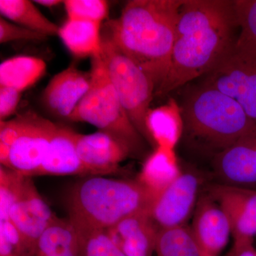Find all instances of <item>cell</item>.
<instances>
[{"label": "cell", "instance_id": "28", "mask_svg": "<svg viewBox=\"0 0 256 256\" xmlns=\"http://www.w3.org/2000/svg\"><path fill=\"white\" fill-rule=\"evenodd\" d=\"M0 256H34L10 220H0Z\"/></svg>", "mask_w": 256, "mask_h": 256}, {"label": "cell", "instance_id": "26", "mask_svg": "<svg viewBox=\"0 0 256 256\" xmlns=\"http://www.w3.org/2000/svg\"><path fill=\"white\" fill-rule=\"evenodd\" d=\"M63 4L69 20L102 24L108 16V3L104 0H66Z\"/></svg>", "mask_w": 256, "mask_h": 256}, {"label": "cell", "instance_id": "6", "mask_svg": "<svg viewBox=\"0 0 256 256\" xmlns=\"http://www.w3.org/2000/svg\"><path fill=\"white\" fill-rule=\"evenodd\" d=\"M100 56L109 80L132 124L144 140L150 142L146 119L156 94L152 80L102 32Z\"/></svg>", "mask_w": 256, "mask_h": 256}, {"label": "cell", "instance_id": "3", "mask_svg": "<svg viewBox=\"0 0 256 256\" xmlns=\"http://www.w3.org/2000/svg\"><path fill=\"white\" fill-rule=\"evenodd\" d=\"M152 202L137 180L87 176L68 192V220L84 236L108 230L131 216L150 212Z\"/></svg>", "mask_w": 256, "mask_h": 256}, {"label": "cell", "instance_id": "8", "mask_svg": "<svg viewBox=\"0 0 256 256\" xmlns=\"http://www.w3.org/2000/svg\"><path fill=\"white\" fill-rule=\"evenodd\" d=\"M202 178L194 171H185L154 198L150 215L158 229L186 226L201 195Z\"/></svg>", "mask_w": 256, "mask_h": 256}, {"label": "cell", "instance_id": "32", "mask_svg": "<svg viewBox=\"0 0 256 256\" xmlns=\"http://www.w3.org/2000/svg\"><path fill=\"white\" fill-rule=\"evenodd\" d=\"M22 92L13 88L0 86V122L6 121L16 112Z\"/></svg>", "mask_w": 256, "mask_h": 256}, {"label": "cell", "instance_id": "31", "mask_svg": "<svg viewBox=\"0 0 256 256\" xmlns=\"http://www.w3.org/2000/svg\"><path fill=\"white\" fill-rule=\"evenodd\" d=\"M47 36L6 20L0 18V42L8 43L18 40H43Z\"/></svg>", "mask_w": 256, "mask_h": 256}, {"label": "cell", "instance_id": "11", "mask_svg": "<svg viewBox=\"0 0 256 256\" xmlns=\"http://www.w3.org/2000/svg\"><path fill=\"white\" fill-rule=\"evenodd\" d=\"M57 218L32 178L26 176L18 200L10 208L8 220L14 224L34 256L37 240Z\"/></svg>", "mask_w": 256, "mask_h": 256}, {"label": "cell", "instance_id": "9", "mask_svg": "<svg viewBox=\"0 0 256 256\" xmlns=\"http://www.w3.org/2000/svg\"><path fill=\"white\" fill-rule=\"evenodd\" d=\"M24 119L22 131L3 166L32 178L36 176L46 158L58 124L34 112L24 114Z\"/></svg>", "mask_w": 256, "mask_h": 256}, {"label": "cell", "instance_id": "19", "mask_svg": "<svg viewBox=\"0 0 256 256\" xmlns=\"http://www.w3.org/2000/svg\"><path fill=\"white\" fill-rule=\"evenodd\" d=\"M146 126L150 143L156 148L175 150L184 134L181 106L174 99H170L164 105L150 109Z\"/></svg>", "mask_w": 256, "mask_h": 256}, {"label": "cell", "instance_id": "27", "mask_svg": "<svg viewBox=\"0 0 256 256\" xmlns=\"http://www.w3.org/2000/svg\"><path fill=\"white\" fill-rule=\"evenodd\" d=\"M26 176L14 170L0 168V220H9L10 208L18 200Z\"/></svg>", "mask_w": 256, "mask_h": 256}, {"label": "cell", "instance_id": "13", "mask_svg": "<svg viewBox=\"0 0 256 256\" xmlns=\"http://www.w3.org/2000/svg\"><path fill=\"white\" fill-rule=\"evenodd\" d=\"M74 138L77 152L92 176L116 174L119 164L132 154L124 142L104 131L90 134L74 131Z\"/></svg>", "mask_w": 256, "mask_h": 256}, {"label": "cell", "instance_id": "1", "mask_svg": "<svg viewBox=\"0 0 256 256\" xmlns=\"http://www.w3.org/2000/svg\"><path fill=\"white\" fill-rule=\"evenodd\" d=\"M236 30L234 0H184L169 72L154 95H166L216 68L233 50Z\"/></svg>", "mask_w": 256, "mask_h": 256}, {"label": "cell", "instance_id": "24", "mask_svg": "<svg viewBox=\"0 0 256 256\" xmlns=\"http://www.w3.org/2000/svg\"><path fill=\"white\" fill-rule=\"evenodd\" d=\"M156 254V256H205L188 226L160 229Z\"/></svg>", "mask_w": 256, "mask_h": 256}, {"label": "cell", "instance_id": "17", "mask_svg": "<svg viewBox=\"0 0 256 256\" xmlns=\"http://www.w3.org/2000/svg\"><path fill=\"white\" fill-rule=\"evenodd\" d=\"M74 132L70 128L57 126L36 176H92L77 152Z\"/></svg>", "mask_w": 256, "mask_h": 256}, {"label": "cell", "instance_id": "29", "mask_svg": "<svg viewBox=\"0 0 256 256\" xmlns=\"http://www.w3.org/2000/svg\"><path fill=\"white\" fill-rule=\"evenodd\" d=\"M82 237L84 256H126L106 230H96Z\"/></svg>", "mask_w": 256, "mask_h": 256}, {"label": "cell", "instance_id": "20", "mask_svg": "<svg viewBox=\"0 0 256 256\" xmlns=\"http://www.w3.org/2000/svg\"><path fill=\"white\" fill-rule=\"evenodd\" d=\"M34 256H84V238L68 218H57L37 240Z\"/></svg>", "mask_w": 256, "mask_h": 256}, {"label": "cell", "instance_id": "5", "mask_svg": "<svg viewBox=\"0 0 256 256\" xmlns=\"http://www.w3.org/2000/svg\"><path fill=\"white\" fill-rule=\"evenodd\" d=\"M90 88L68 118L70 122H87L112 134L130 149L140 152L144 140L132 124L114 86L100 55L92 58Z\"/></svg>", "mask_w": 256, "mask_h": 256}, {"label": "cell", "instance_id": "12", "mask_svg": "<svg viewBox=\"0 0 256 256\" xmlns=\"http://www.w3.org/2000/svg\"><path fill=\"white\" fill-rule=\"evenodd\" d=\"M207 192L228 216L234 242H254L256 236V190L214 183Z\"/></svg>", "mask_w": 256, "mask_h": 256}, {"label": "cell", "instance_id": "25", "mask_svg": "<svg viewBox=\"0 0 256 256\" xmlns=\"http://www.w3.org/2000/svg\"><path fill=\"white\" fill-rule=\"evenodd\" d=\"M238 28L236 43L256 47V0H234Z\"/></svg>", "mask_w": 256, "mask_h": 256}, {"label": "cell", "instance_id": "2", "mask_svg": "<svg viewBox=\"0 0 256 256\" xmlns=\"http://www.w3.org/2000/svg\"><path fill=\"white\" fill-rule=\"evenodd\" d=\"M184 0H132L102 30L156 85L169 72L178 12Z\"/></svg>", "mask_w": 256, "mask_h": 256}, {"label": "cell", "instance_id": "4", "mask_svg": "<svg viewBox=\"0 0 256 256\" xmlns=\"http://www.w3.org/2000/svg\"><path fill=\"white\" fill-rule=\"evenodd\" d=\"M180 106L186 142L213 158L256 126L236 101L202 84L186 96Z\"/></svg>", "mask_w": 256, "mask_h": 256}, {"label": "cell", "instance_id": "22", "mask_svg": "<svg viewBox=\"0 0 256 256\" xmlns=\"http://www.w3.org/2000/svg\"><path fill=\"white\" fill-rule=\"evenodd\" d=\"M46 64L38 57L20 55L0 64V86L28 90L45 75Z\"/></svg>", "mask_w": 256, "mask_h": 256}, {"label": "cell", "instance_id": "16", "mask_svg": "<svg viewBox=\"0 0 256 256\" xmlns=\"http://www.w3.org/2000/svg\"><path fill=\"white\" fill-rule=\"evenodd\" d=\"M126 256H152L159 229L149 212L128 217L106 230Z\"/></svg>", "mask_w": 256, "mask_h": 256}, {"label": "cell", "instance_id": "15", "mask_svg": "<svg viewBox=\"0 0 256 256\" xmlns=\"http://www.w3.org/2000/svg\"><path fill=\"white\" fill-rule=\"evenodd\" d=\"M92 76L75 65L57 74L42 92V102L46 110L58 118L68 120L88 92Z\"/></svg>", "mask_w": 256, "mask_h": 256}, {"label": "cell", "instance_id": "23", "mask_svg": "<svg viewBox=\"0 0 256 256\" xmlns=\"http://www.w3.org/2000/svg\"><path fill=\"white\" fill-rule=\"evenodd\" d=\"M2 18L47 37L58 35L60 28L28 0H0Z\"/></svg>", "mask_w": 256, "mask_h": 256}, {"label": "cell", "instance_id": "18", "mask_svg": "<svg viewBox=\"0 0 256 256\" xmlns=\"http://www.w3.org/2000/svg\"><path fill=\"white\" fill-rule=\"evenodd\" d=\"M182 172L175 150L158 146L144 161L136 180L154 201Z\"/></svg>", "mask_w": 256, "mask_h": 256}, {"label": "cell", "instance_id": "30", "mask_svg": "<svg viewBox=\"0 0 256 256\" xmlns=\"http://www.w3.org/2000/svg\"><path fill=\"white\" fill-rule=\"evenodd\" d=\"M24 114L0 122V162L4 165L10 150L24 126Z\"/></svg>", "mask_w": 256, "mask_h": 256}, {"label": "cell", "instance_id": "14", "mask_svg": "<svg viewBox=\"0 0 256 256\" xmlns=\"http://www.w3.org/2000/svg\"><path fill=\"white\" fill-rule=\"evenodd\" d=\"M190 228L205 256H218L232 235L228 216L207 192L200 195Z\"/></svg>", "mask_w": 256, "mask_h": 256}, {"label": "cell", "instance_id": "33", "mask_svg": "<svg viewBox=\"0 0 256 256\" xmlns=\"http://www.w3.org/2000/svg\"><path fill=\"white\" fill-rule=\"evenodd\" d=\"M254 242H234L232 250L226 256H256Z\"/></svg>", "mask_w": 256, "mask_h": 256}, {"label": "cell", "instance_id": "21", "mask_svg": "<svg viewBox=\"0 0 256 256\" xmlns=\"http://www.w3.org/2000/svg\"><path fill=\"white\" fill-rule=\"evenodd\" d=\"M102 24L67 18L58 35L74 56L92 58L102 52Z\"/></svg>", "mask_w": 256, "mask_h": 256}, {"label": "cell", "instance_id": "34", "mask_svg": "<svg viewBox=\"0 0 256 256\" xmlns=\"http://www.w3.org/2000/svg\"><path fill=\"white\" fill-rule=\"evenodd\" d=\"M34 2L45 6V8H53V6L62 4V3H64V1H60V0H36Z\"/></svg>", "mask_w": 256, "mask_h": 256}, {"label": "cell", "instance_id": "10", "mask_svg": "<svg viewBox=\"0 0 256 256\" xmlns=\"http://www.w3.org/2000/svg\"><path fill=\"white\" fill-rule=\"evenodd\" d=\"M215 183L256 190V127L212 160Z\"/></svg>", "mask_w": 256, "mask_h": 256}, {"label": "cell", "instance_id": "7", "mask_svg": "<svg viewBox=\"0 0 256 256\" xmlns=\"http://www.w3.org/2000/svg\"><path fill=\"white\" fill-rule=\"evenodd\" d=\"M202 84L233 98L256 122V47L236 42L233 50Z\"/></svg>", "mask_w": 256, "mask_h": 256}]
</instances>
